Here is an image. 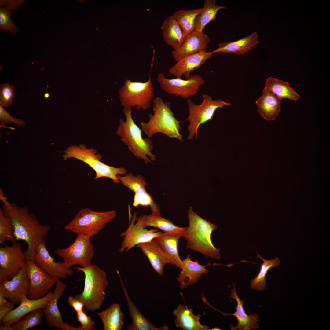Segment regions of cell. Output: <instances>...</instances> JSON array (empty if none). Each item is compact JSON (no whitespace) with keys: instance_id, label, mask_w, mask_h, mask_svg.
Segmentation results:
<instances>
[{"instance_id":"40","label":"cell","mask_w":330,"mask_h":330,"mask_svg":"<svg viewBox=\"0 0 330 330\" xmlns=\"http://www.w3.org/2000/svg\"><path fill=\"white\" fill-rule=\"evenodd\" d=\"M15 96L14 86L9 83L0 86V105L8 107L12 104Z\"/></svg>"},{"instance_id":"27","label":"cell","mask_w":330,"mask_h":330,"mask_svg":"<svg viewBox=\"0 0 330 330\" xmlns=\"http://www.w3.org/2000/svg\"><path fill=\"white\" fill-rule=\"evenodd\" d=\"M282 100L265 87L262 95L256 101L257 110L266 120H274L280 111Z\"/></svg>"},{"instance_id":"5","label":"cell","mask_w":330,"mask_h":330,"mask_svg":"<svg viewBox=\"0 0 330 330\" xmlns=\"http://www.w3.org/2000/svg\"><path fill=\"white\" fill-rule=\"evenodd\" d=\"M75 268L78 271L84 273L85 278L83 291L75 297L82 302L88 311L93 312L100 309L105 300L108 284L105 271L92 264L86 267Z\"/></svg>"},{"instance_id":"47","label":"cell","mask_w":330,"mask_h":330,"mask_svg":"<svg viewBox=\"0 0 330 330\" xmlns=\"http://www.w3.org/2000/svg\"><path fill=\"white\" fill-rule=\"evenodd\" d=\"M0 330H13L11 325L3 324L1 323L0 324Z\"/></svg>"},{"instance_id":"37","label":"cell","mask_w":330,"mask_h":330,"mask_svg":"<svg viewBox=\"0 0 330 330\" xmlns=\"http://www.w3.org/2000/svg\"><path fill=\"white\" fill-rule=\"evenodd\" d=\"M43 309H38L26 315L11 326L13 330H26L40 324Z\"/></svg>"},{"instance_id":"35","label":"cell","mask_w":330,"mask_h":330,"mask_svg":"<svg viewBox=\"0 0 330 330\" xmlns=\"http://www.w3.org/2000/svg\"><path fill=\"white\" fill-rule=\"evenodd\" d=\"M202 8L190 10H180L172 15L176 20L186 36L195 30V21Z\"/></svg>"},{"instance_id":"36","label":"cell","mask_w":330,"mask_h":330,"mask_svg":"<svg viewBox=\"0 0 330 330\" xmlns=\"http://www.w3.org/2000/svg\"><path fill=\"white\" fill-rule=\"evenodd\" d=\"M257 257L261 258L263 263L261 265L260 270L257 276L251 281L250 287L253 289L259 291L265 289L266 287L265 280L266 276L271 268L278 266L280 263V260L278 257L274 259L266 260L262 258L257 252Z\"/></svg>"},{"instance_id":"7","label":"cell","mask_w":330,"mask_h":330,"mask_svg":"<svg viewBox=\"0 0 330 330\" xmlns=\"http://www.w3.org/2000/svg\"><path fill=\"white\" fill-rule=\"evenodd\" d=\"M63 155L64 159L74 158L86 163L91 167L96 172L94 179L97 180L102 177H107L112 179L116 184L120 182L117 176H123L127 172L123 167L116 168L106 165L101 161L102 156L97 154V151L92 148H86L83 144L79 146H72L68 147L64 151Z\"/></svg>"},{"instance_id":"32","label":"cell","mask_w":330,"mask_h":330,"mask_svg":"<svg viewBox=\"0 0 330 330\" xmlns=\"http://www.w3.org/2000/svg\"><path fill=\"white\" fill-rule=\"evenodd\" d=\"M104 330H121L123 324V314L119 304H112L108 308L98 314Z\"/></svg>"},{"instance_id":"42","label":"cell","mask_w":330,"mask_h":330,"mask_svg":"<svg viewBox=\"0 0 330 330\" xmlns=\"http://www.w3.org/2000/svg\"><path fill=\"white\" fill-rule=\"evenodd\" d=\"M0 127L9 128L11 129V127H8L5 125L8 123H11L16 124L19 127L24 126L26 123L22 119H18L12 117L10 114L4 108V107L0 105Z\"/></svg>"},{"instance_id":"48","label":"cell","mask_w":330,"mask_h":330,"mask_svg":"<svg viewBox=\"0 0 330 330\" xmlns=\"http://www.w3.org/2000/svg\"><path fill=\"white\" fill-rule=\"evenodd\" d=\"M50 96V94L48 93H46L44 94V97L46 99L49 98Z\"/></svg>"},{"instance_id":"41","label":"cell","mask_w":330,"mask_h":330,"mask_svg":"<svg viewBox=\"0 0 330 330\" xmlns=\"http://www.w3.org/2000/svg\"><path fill=\"white\" fill-rule=\"evenodd\" d=\"M77 321L80 324L76 330H94L95 321L83 310L76 312Z\"/></svg>"},{"instance_id":"11","label":"cell","mask_w":330,"mask_h":330,"mask_svg":"<svg viewBox=\"0 0 330 330\" xmlns=\"http://www.w3.org/2000/svg\"><path fill=\"white\" fill-rule=\"evenodd\" d=\"M157 81L160 88L166 93L185 99L197 93L205 82L203 78L198 74L190 75L185 79L178 78L168 79L162 72L158 73Z\"/></svg>"},{"instance_id":"14","label":"cell","mask_w":330,"mask_h":330,"mask_svg":"<svg viewBox=\"0 0 330 330\" xmlns=\"http://www.w3.org/2000/svg\"><path fill=\"white\" fill-rule=\"evenodd\" d=\"M117 177L123 186L135 193L133 203L134 206H149L152 213L160 215V208L145 189L147 183L143 176H134L130 173L124 176L117 175Z\"/></svg>"},{"instance_id":"22","label":"cell","mask_w":330,"mask_h":330,"mask_svg":"<svg viewBox=\"0 0 330 330\" xmlns=\"http://www.w3.org/2000/svg\"><path fill=\"white\" fill-rule=\"evenodd\" d=\"M207 266L200 264L198 260L192 261L190 255H188L187 257L182 260V270L177 278L180 288L183 289L196 283L202 275L207 273L206 268Z\"/></svg>"},{"instance_id":"12","label":"cell","mask_w":330,"mask_h":330,"mask_svg":"<svg viewBox=\"0 0 330 330\" xmlns=\"http://www.w3.org/2000/svg\"><path fill=\"white\" fill-rule=\"evenodd\" d=\"M25 266L30 282L28 298L35 300L44 297L59 279L46 272L32 259L26 258Z\"/></svg>"},{"instance_id":"33","label":"cell","mask_w":330,"mask_h":330,"mask_svg":"<svg viewBox=\"0 0 330 330\" xmlns=\"http://www.w3.org/2000/svg\"><path fill=\"white\" fill-rule=\"evenodd\" d=\"M265 87L277 97L283 99L286 98L297 100L299 95L291 87L289 83L282 80L269 77L265 81Z\"/></svg>"},{"instance_id":"43","label":"cell","mask_w":330,"mask_h":330,"mask_svg":"<svg viewBox=\"0 0 330 330\" xmlns=\"http://www.w3.org/2000/svg\"><path fill=\"white\" fill-rule=\"evenodd\" d=\"M67 301L70 307L72 308L76 312L83 310L84 307L83 303L75 296H70L67 299Z\"/></svg>"},{"instance_id":"28","label":"cell","mask_w":330,"mask_h":330,"mask_svg":"<svg viewBox=\"0 0 330 330\" xmlns=\"http://www.w3.org/2000/svg\"><path fill=\"white\" fill-rule=\"evenodd\" d=\"M176 316L174 323L176 327L182 328L184 330H207L209 327L202 325L200 320L201 315H195L193 310L186 306L179 304L173 312Z\"/></svg>"},{"instance_id":"23","label":"cell","mask_w":330,"mask_h":330,"mask_svg":"<svg viewBox=\"0 0 330 330\" xmlns=\"http://www.w3.org/2000/svg\"><path fill=\"white\" fill-rule=\"evenodd\" d=\"M117 273L119 276L121 284L127 302V305L129 315L132 319V323L127 327V330H167L169 328L167 325L157 327L147 317H145L138 310L129 297L120 277L119 272Z\"/></svg>"},{"instance_id":"18","label":"cell","mask_w":330,"mask_h":330,"mask_svg":"<svg viewBox=\"0 0 330 330\" xmlns=\"http://www.w3.org/2000/svg\"><path fill=\"white\" fill-rule=\"evenodd\" d=\"M51 297L47 306L43 309V313L49 327H55L62 330H75V327L64 322L59 310L58 302L63 295L67 286L60 279L56 284Z\"/></svg>"},{"instance_id":"4","label":"cell","mask_w":330,"mask_h":330,"mask_svg":"<svg viewBox=\"0 0 330 330\" xmlns=\"http://www.w3.org/2000/svg\"><path fill=\"white\" fill-rule=\"evenodd\" d=\"M133 108L124 107L123 112L126 118V121L120 119L116 131L117 135L121 138V141L127 145L129 151L145 163H152L156 156L151 152L153 146L149 138H143L142 130L134 121L132 116Z\"/></svg>"},{"instance_id":"20","label":"cell","mask_w":330,"mask_h":330,"mask_svg":"<svg viewBox=\"0 0 330 330\" xmlns=\"http://www.w3.org/2000/svg\"><path fill=\"white\" fill-rule=\"evenodd\" d=\"M53 293L51 291L44 297L37 299H30L27 296L23 297L20 305L7 314L0 323L11 325L31 312L38 309H43L49 302Z\"/></svg>"},{"instance_id":"1","label":"cell","mask_w":330,"mask_h":330,"mask_svg":"<svg viewBox=\"0 0 330 330\" xmlns=\"http://www.w3.org/2000/svg\"><path fill=\"white\" fill-rule=\"evenodd\" d=\"M3 202L2 209L11 219L14 228V237L16 241L22 240L27 243L28 248L24 254L26 258L32 260L35 246L45 242L50 227L40 224L36 217L30 213L28 208L18 206L7 200Z\"/></svg>"},{"instance_id":"13","label":"cell","mask_w":330,"mask_h":330,"mask_svg":"<svg viewBox=\"0 0 330 330\" xmlns=\"http://www.w3.org/2000/svg\"><path fill=\"white\" fill-rule=\"evenodd\" d=\"M26 257L16 242L0 247V282L16 274L25 265Z\"/></svg>"},{"instance_id":"25","label":"cell","mask_w":330,"mask_h":330,"mask_svg":"<svg viewBox=\"0 0 330 330\" xmlns=\"http://www.w3.org/2000/svg\"><path fill=\"white\" fill-rule=\"evenodd\" d=\"M148 258L153 269L160 276L163 273L165 265L172 264L170 260L164 253L154 239L137 246Z\"/></svg>"},{"instance_id":"30","label":"cell","mask_w":330,"mask_h":330,"mask_svg":"<svg viewBox=\"0 0 330 330\" xmlns=\"http://www.w3.org/2000/svg\"><path fill=\"white\" fill-rule=\"evenodd\" d=\"M160 215L151 213L141 216L137 219V222L143 228L148 226L158 228L165 233H178L183 237L186 227H181L174 225L170 220L164 218Z\"/></svg>"},{"instance_id":"31","label":"cell","mask_w":330,"mask_h":330,"mask_svg":"<svg viewBox=\"0 0 330 330\" xmlns=\"http://www.w3.org/2000/svg\"><path fill=\"white\" fill-rule=\"evenodd\" d=\"M161 29L165 42L173 50L179 47L186 36L172 15L163 21Z\"/></svg>"},{"instance_id":"44","label":"cell","mask_w":330,"mask_h":330,"mask_svg":"<svg viewBox=\"0 0 330 330\" xmlns=\"http://www.w3.org/2000/svg\"><path fill=\"white\" fill-rule=\"evenodd\" d=\"M15 305V304L13 303L9 302L6 305L0 307V321L7 314L14 309Z\"/></svg>"},{"instance_id":"45","label":"cell","mask_w":330,"mask_h":330,"mask_svg":"<svg viewBox=\"0 0 330 330\" xmlns=\"http://www.w3.org/2000/svg\"><path fill=\"white\" fill-rule=\"evenodd\" d=\"M7 6L10 9H14L19 8L21 5L23 1L21 0H11L7 1Z\"/></svg>"},{"instance_id":"29","label":"cell","mask_w":330,"mask_h":330,"mask_svg":"<svg viewBox=\"0 0 330 330\" xmlns=\"http://www.w3.org/2000/svg\"><path fill=\"white\" fill-rule=\"evenodd\" d=\"M182 235L178 233H171L164 232L154 238L164 253L168 257L172 264L181 268L182 260L178 251V244L179 239Z\"/></svg>"},{"instance_id":"2","label":"cell","mask_w":330,"mask_h":330,"mask_svg":"<svg viewBox=\"0 0 330 330\" xmlns=\"http://www.w3.org/2000/svg\"><path fill=\"white\" fill-rule=\"evenodd\" d=\"M188 216L189 226L183 236L187 242L186 248L198 251L206 257L219 260L221 258L220 249L214 246L211 240V233L217 229L216 225L200 217L191 206Z\"/></svg>"},{"instance_id":"16","label":"cell","mask_w":330,"mask_h":330,"mask_svg":"<svg viewBox=\"0 0 330 330\" xmlns=\"http://www.w3.org/2000/svg\"><path fill=\"white\" fill-rule=\"evenodd\" d=\"M137 213L133 215L127 229L120 234L123 239L119 252H127L138 244L150 241L160 235L162 232L156 229L148 230L143 228L137 222Z\"/></svg>"},{"instance_id":"21","label":"cell","mask_w":330,"mask_h":330,"mask_svg":"<svg viewBox=\"0 0 330 330\" xmlns=\"http://www.w3.org/2000/svg\"><path fill=\"white\" fill-rule=\"evenodd\" d=\"M212 56L211 52L203 51L183 57L169 69V73L178 78H181L184 75L185 79H187L192 71L204 64L206 61Z\"/></svg>"},{"instance_id":"17","label":"cell","mask_w":330,"mask_h":330,"mask_svg":"<svg viewBox=\"0 0 330 330\" xmlns=\"http://www.w3.org/2000/svg\"><path fill=\"white\" fill-rule=\"evenodd\" d=\"M30 287L29 279L25 265L11 280L0 282V292L9 302L16 305L20 303L23 297L27 295Z\"/></svg>"},{"instance_id":"39","label":"cell","mask_w":330,"mask_h":330,"mask_svg":"<svg viewBox=\"0 0 330 330\" xmlns=\"http://www.w3.org/2000/svg\"><path fill=\"white\" fill-rule=\"evenodd\" d=\"M12 13L11 10L7 7H0V27L4 30L9 31L11 33L15 34L18 29L15 23L10 18Z\"/></svg>"},{"instance_id":"24","label":"cell","mask_w":330,"mask_h":330,"mask_svg":"<svg viewBox=\"0 0 330 330\" xmlns=\"http://www.w3.org/2000/svg\"><path fill=\"white\" fill-rule=\"evenodd\" d=\"M233 288L231 290L230 298L236 300L237 303L236 310L233 314H225L235 316L237 320L238 324L236 326H234L232 324H230V329L246 330L258 328L259 326L257 321L259 319L257 314L253 313L248 314L246 313L243 307L244 301L241 300L237 295L234 283H233Z\"/></svg>"},{"instance_id":"9","label":"cell","mask_w":330,"mask_h":330,"mask_svg":"<svg viewBox=\"0 0 330 330\" xmlns=\"http://www.w3.org/2000/svg\"><path fill=\"white\" fill-rule=\"evenodd\" d=\"M151 71L148 79L145 82H134L128 79L125 81L119 91L120 100L124 107H135L137 110H145L151 107V102L154 97Z\"/></svg>"},{"instance_id":"6","label":"cell","mask_w":330,"mask_h":330,"mask_svg":"<svg viewBox=\"0 0 330 330\" xmlns=\"http://www.w3.org/2000/svg\"><path fill=\"white\" fill-rule=\"evenodd\" d=\"M116 215L115 210L96 211L84 208L80 210L64 228L77 236L90 238L101 231Z\"/></svg>"},{"instance_id":"19","label":"cell","mask_w":330,"mask_h":330,"mask_svg":"<svg viewBox=\"0 0 330 330\" xmlns=\"http://www.w3.org/2000/svg\"><path fill=\"white\" fill-rule=\"evenodd\" d=\"M209 41L208 37L203 31L194 30L185 37L179 48L173 50L171 55L177 62L183 57L206 51Z\"/></svg>"},{"instance_id":"34","label":"cell","mask_w":330,"mask_h":330,"mask_svg":"<svg viewBox=\"0 0 330 330\" xmlns=\"http://www.w3.org/2000/svg\"><path fill=\"white\" fill-rule=\"evenodd\" d=\"M226 9L224 6L217 5L215 0H204V7L196 20L195 30L203 32L207 24L216 19L218 11Z\"/></svg>"},{"instance_id":"46","label":"cell","mask_w":330,"mask_h":330,"mask_svg":"<svg viewBox=\"0 0 330 330\" xmlns=\"http://www.w3.org/2000/svg\"><path fill=\"white\" fill-rule=\"evenodd\" d=\"M9 302V301H8V300L2 293L0 292V307L6 305Z\"/></svg>"},{"instance_id":"26","label":"cell","mask_w":330,"mask_h":330,"mask_svg":"<svg viewBox=\"0 0 330 330\" xmlns=\"http://www.w3.org/2000/svg\"><path fill=\"white\" fill-rule=\"evenodd\" d=\"M259 43V38L256 32L237 41L231 42H224L219 43L218 47L211 52L215 53H236L242 55L251 50Z\"/></svg>"},{"instance_id":"8","label":"cell","mask_w":330,"mask_h":330,"mask_svg":"<svg viewBox=\"0 0 330 330\" xmlns=\"http://www.w3.org/2000/svg\"><path fill=\"white\" fill-rule=\"evenodd\" d=\"M203 101L200 105H197L190 99L187 101L189 109V116L186 120L189 124L187 129L189 132L188 139H197L198 130L200 126L212 119L215 112L218 108L231 105L229 102L221 100H213L210 95H203Z\"/></svg>"},{"instance_id":"3","label":"cell","mask_w":330,"mask_h":330,"mask_svg":"<svg viewBox=\"0 0 330 330\" xmlns=\"http://www.w3.org/2000/svg\"><path fill=\"white\" fill-rule=\"evenodd\" d=\"M152 110L153 114L149 115L148 122L141 121L140 123L141 130L147 136L151 138L157 133H161L168 138L182 141L183 137L180 133L181 122L175 117L170 103L157 97L153 100Z\"/></svg>"},{"instance_id":"38","label":"cell","mask_w":330,"mask_h":330,"mask_svg":"<svg viewBox=\"0 0 330 330\" xmlns=\"http://www.w3.org/2000/svg\"><path fill=\"white\" fill-rule=\"evenodd\" d=\"M14 228L10 218L0 209V244H4L6 241L16 242L13 233Z\"/></svg>"},{"instance_id":"15","label":"cell","mask_w":330,"mask_h":330,"mask_svg":"<svg viewBox=\"0 0 330 330\" xmlns=\"http://www.w3.org/2000/svg\"><path fill=\"white\" fill-rule=\"evenodd\" d=\"M32 260L41 269L59 279H65L73 274V270L67 267L64 262H55V258L51 255L46 248L45 242L35 246Z\"/></svg>"},{"instance_id":"10","label":"cell","mask_w":330,"mask_h":330,"mask_svg":"<svg viewBox=\"0 0 330 330\" xmlns=\"http://www.w3.org/2000/svg\"><path fill=\"white\" fill-rule=\"evenodd\" d=\"M55 252L63 259L65 265L68 268L76 265L84 268L89 266L92 264L94 253L90 238L80 236H77L69 247L57 249Z\"/></svg>"}]
</instances>
